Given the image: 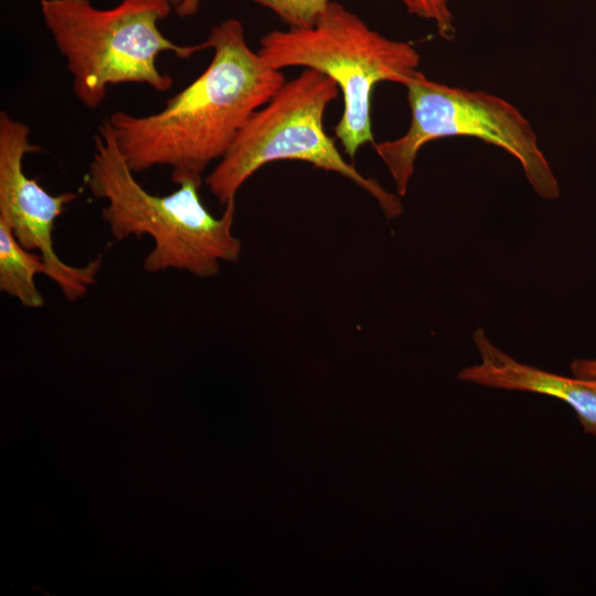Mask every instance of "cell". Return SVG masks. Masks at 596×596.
I'll return each mask as SVG.
<instances>
[{
  "mask_svg": "<svg viewBox=\"0 0 596 596\" xmlns=\"http://www.w3.org/2000/svg\"><path fill=\"white\" fill-rule=\"evenodd\" d=\"M205 42L211 63L163 108L145 116L118 110L107 118L135 173L168 167L175 184L202 181L209 164L222 159L252 115L286 83L283 71L249 47L241 21H222Z\"/></svg>",
  "mask_w": 596,
  "mask_h": 596,
  "instance_id": "cell-1",
  "label": "cell"
},
{
  "mask_svg": "<svg viewBox=\"0 0 596 596\" xmlns=\"http://www.w3.org/2000/svg\"><path fill=\"white\" fill-rule=\"evenodd\" d=\"M85 183L106 202L102 219L116 241L149 236L152 247L142 267L147 273L185 272L199 278L236 263L242 243L233 233L235 200L214 216L200 196L202 181L187 179L164 195L147 191L121 155L107 119L97 128Z\"/></svg>",
  "mask_w": 596,
  "mask_h": 596,
  "instance_id": "cell-2",
  "label": "cell"
},
{
  "mask_svg": "<svg viewBox=\"0 0 596 596\" xmlns=\"http://www.w3.org/2000/svg\"><path fill=\"white\" fill-rule=\"evenodd\" d=\"M41 14L66 61L76 98L88 108L104 103L111 85L145 84L163 93L173 79L158 68L161 53L189 58L206 42L180 45L164 36L159 22L172 4L166 0H121L99 9L89 0H41Z\"/></svg>",
  "mask_w": 596,
  "mask_h": 596,
  "instance_id": "cell-3",
  "label": "cell"
},
{
  "mask_svg": "<svg viewBox=\"0 0 596 596\" xmlns=\"http://www.w3.org/2000/svg\"><path fill=\"white\" fill-rule=\"evenodd\" d=\"M259 44L258 54L276 70L302 66L336 82L343 111L334 135L351 158L362 146L375 143L371 120L374 86L381 82L404 85L421 62L413 45L380 34L334 1L313 26L274 30Z\"/></svg>",
  "mask_w": 596,
  "mask_h": 596,
  "instance_id": "cell-4",
  "label": "cell"
},
{
  "mask_svg": "<svg viewBox=\"0 0 596 596\" xmlns=\"http://www.w3.org/2000/svg\"><path fill=\"white\" fill-rule=\"evenodd\" d=\"M338 95L336 82L316 70L305 68L286 82L252 115L205 178L219 203L235 200L241 187L267 163L298 160L352 181L377 201L389 220L397 217L403 212L398 196L348 162L324 131V111Z\"/></svg>",
  "mask_w": 596,
  "mask_h": 596,
  "instance_id": "cell-5",
  "label": "cell"
},
{
  "mask_svg": "<svg viewBox=\"0 0 596 596\" xmlns=\"http://www.w3.org/2000/svg\"><path fill=\"white\" fill-rule=\"evenodd\" d=\"M411 124L400 138L374 143L400 196L407 193L418 151L429 141L455 136L481 139L513 156L534 191L558 198L557 180L528 119L509 102L480 91L451 87L416 71L404 84Z\"/></svg>",
  "mask_w": 596,
  "mask_h": 596,
  "instance_id": "cell-6",
  "label": "cell"
},
{
  "mask_svg": "<svg viewBox=\"0 0 596 596\" xmlns=\"http://www.w3.org/2000/svg\"><path fill=\"white\" fill-rule=\"evenodd\" d=\"M30 128L0 113V220L8 224L19 243L39 253L49 277L71 302L84 298L96 283L102 258L84 266H74L60 258L54 248L53 230L66 206L76 200L74 192L49 193L36 180L26 175V153L39 151L29 140Z\"/></svg>",
  "mask_w": 596,
  "mask_h": 596,
  "instance_id": "cell-7",
  "label": "cell"
},
{
  "mask_svg": "<svg viewBox=\"0 0 596 596\" xmlns=\"http://www.w3.org/2000/svg\"><path fill=\"white\" fill-rule=\"evenodd\" d=\"M472 339L480 361L461 369L460 381L561 400L574 409L584 432L596 436V380L567 377L519 362L493 344L482 328L476 329Z\"/></svg>",
  "mask_w": 596,
  "mask_h": 596,
  "instance_id": "cell-8",
  "label": "cell"
},
{
  "mask_svg": "<svg viewBox=\"0 0 596 596\" xmlns=\"http://www.w3.org/2000/svg\"><path fill=\"white\" fill-rule=\"evenodd\" d=\"M47 275L39 253L23 247L7 223L0 220V290L25 308H41L44 297L38 289L35 276Z\"/></svg>",
  "mask_w": 596,
  "mask_h": 596,
  "instance_id": "cell-9",
  "label": "cell"
},
{
  "mask_svg": "<svg viewBox=\"0 0 596 596\" xmlns=\"http://www.w3.org/2000/svg\"><path fill=\"white\" fill-rule=\"evenodd\" d=\"M272 10L289 29L313 26L330 0H252Z\"/></svg>",
  "mask_w": 596,
  "mask_h": 596,
  "instance_id": "cell-10",
  "label": "cell"
},
{
  "mask_svg": "<svg viewBox=\"0 0 596 596\" xmlns=\"http://www.w3.org/2000/svg\"><path fill=\"white\" fill-rule=\"evenodd\" d=\"M406 10L435 24L438 34L446 41L456 35L455 19L449 0H400Z\"/></svg>",
  "mask_w": 596,
  "mask_h": 596,
  "instance_id": "cell-11",
  "label": "cell"
},
{
  "mask_svg": "<svg viewBox=\"0 0 596 596\" xmlns=\"http://www.w3.org/2000/svg\"><path fill=\"white\" fill-rule=\"evenodd\" d=\"M570 368L576 377L596 380V359H575Z\"/></svg>",
  "mask_w": 596,
  "mask_h": 596,
  "instance_id": "cell-12",
  "label": "cell"
},
{
  "mask_svg": "<svg viewBox=\"0 0 596 596\" xmlns=\"http://www.w3.org/2000/svg\"><path fill=\"white\" fill-rule=\"evenodd\" d=\"M169 1L174 8V12L182 17L194 15L201 6L202 0H166Z\"/></svg>",
  "mask_w": 596,
  "mask_h": 596,
  "instance_id": "cell-13",
  "label": "cell"
}]
</instances>
